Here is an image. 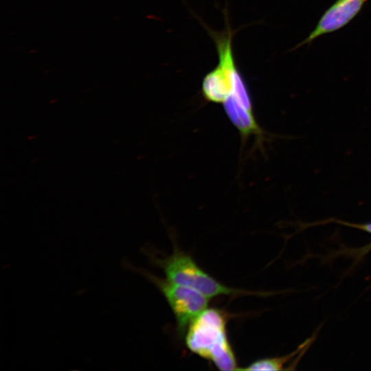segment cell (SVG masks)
<instances>
[{
  "mask_svg": "<svg viewBox=\"0 0 371 371\" xmlns=\"http://www.w3.org/2000/svg\"><path fill=\"white\" fill-rule=\"evenodd\" d=\"M172 309L177 322V329L181 335L190 324L207 308L209 297L199 291L168 280L153 277Z\"/></svg>",
  "mask_w": 371,
  "mask_h": 371,
  "instance_id": "obj_4",
  "label": "cell"
},
{
  "mask_svg": "<svg viewBox=\"0 0 371 371\" xmlns=\"http://www.w3.org/2000/svg\"><path fill=\"white\" fill-rule=\"evenodd\" d=\"M368 0H336L321 16L308 36L293 49L310 44L323 35L336 32L348 25L362 10Z\"/></svg>",
  "mask_w": 371,
  "mask_h": 371,
  "instance_id": "obj_5",
  "label": "cell"
},
{
  "mask_svg": "<svg viewBox=\"0 0 371 371\" xmlns=\"http://www.w3.org/2000/svg\"><path fill=\"white\" fill-rule=\"evenodd\" d=\"M186 344L192 352L210 360L221 370H238L234 352L228 341L226 318L216 308H207L188 326Z\"/></svg>",
  "mask_w": 371,
  "mask_h": 371,
  "instance_id": "obj_1",
  "label": "cell"
},
{
  "mask_svg": "<svg viewBox=\"0 0 371 371\" xmlns=\"http://www.w3.org/2000/svg\"><path fill=\"white\" fill-rule=\"evenodd\" d=\"M309 344V340L306 343H304L300 348L294 351L292 354L286 356L273 358H265L258 359L249 364L245 368L239 370H286V364L291 361L297 356H301L302 353L307 349Z\"/></svg>",
  "mask_w": 371,
  "mask_h": 371,
  "instance_id": "obj_7",
  "label": "cell"
},
{
  "mask_svg": "<svg viewBox=\"0 0 371 371\" xmlns=\"http://www.w3.org/2000/svg\"><path fill=\"white\" fill-rule=\"evenodd\" d=\"M222 104L227 117L238 131L243 141L251 136H255L258 142L262 141L264 133L257 122L254 109L245 106L232 96H229Z\"/></svg>",
  "mask_w": 371,
  "mask_h": 371,
  "instance_id": "obj_6",
  "label": "cell"
},
{
  "mask_svg": "<svg viewBox=\"0 0 371 371\" xmlns=\"http://www.w3.org/2000/svg\"><path fill=\"white\" fill-rule=\"evenodd\" d=\"M352 226L357 227L359 229L365 230L366 232L371 233V223H367L365 225H352ZM368 247H371V245H370Z\"/></svg>",
  "mask_w": 371,
  "mask_h": 371,
  "instance_id": "obj_8",
  "label": "cell"
},
{
  "mask_svg": "<svg viewBox=\"0 0 371 371\" xmlns=\"http://www.w3.org/2000/svg\"><path fill=\"white\" fill-rule=\"evenodd\" d=\"M166 279L176 284L194 289L210 298L219 295L243 293L241 290L228 287L203 271L191 256L175 249L159 261Z\"/></svg>",
  "mask_w": 371,
  "mask_h": 371,
  "instance_id": "obj_2",
  "label": "cell"
},
{
  "mask_svg": "<svg viewBox=\"0 0 371 371\" xmlns=\"http://www.w3.org/2000/svg\"><path fill=\"white\" fill-rule=\"evenodd\" d=\"M215 45L218 63L203 77L201 91L207 101L223 104L231 95L234 80L240 72L234 60L232 40L223 38L218 40Z\"/></svg>",
  "mask_w": 371,
  "mask_h": 371,
  "instance_id": "obj_3",
  "label": "cell"
}]
</instances>
